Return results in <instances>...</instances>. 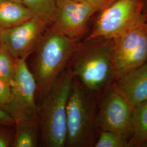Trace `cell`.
Masks as SVG:
<instances>
[{"label": "cell", "mask_w": 147, "mask_h": 147, "mask_svg": "<svg viewBox=\"0 0 147 147\" xmlns=\"http://www.w3.org/2000/svg\"><path fill=\"white\" fill-rule=\"evenodd\" d=\"M113 44V39L85 40L70 61L74 78L97 97L116 78Z\"/></svg>", "instance_id": "cell-1"}, {"label": "cell", "mask_w": 147, "mask_h": 147, "mask_svg": "<svg viewBox=\"0 0 147 147\" xmlns=\"http://www.w3.org/2000/svg\"><path fill=\"white\" fill-rule=\"evenodd\" d=\"M74 79L71 70L65 69L42 96L39 118L45 147L65 146L67 107Z\"/></svg>", "instance_id": "cell-2"}, {"label": "cell", "mask_w": 147, "mask_h": 147, "mask_svg": "<svg viewBox=\"0 0 147 147\" xmlns=\"http://www.w3.org/2000/svg\"><path fill=\"white\" fill-rule=\"evenodd\" d=\"M79 45L78 41L49 27L43 33L34 49L32 71L41 96L67 69Z\"/></svg>", "instance_id": "cell-3"}, {"label": "cell", "mask_w": 147, "mask_h": 147, "mask_svg": "<svg viewBox=\"0 0 147 147\" xmlns=\"http://www.w3.org/2000/svg\"><path fill=\"white\" fill-rule=\"evenodd\" d=\"M96 98L74 78L67 107L65 146L93 147L98 130Z\"/></svg>", "instance_id": "cell-4"}, {"label": "cell", "mask_w": 147, "mask_h": 147, "mask_svg": "<svg viewBox=\"0 0 147 147\" xmlns=\"http://www.w3.org/2000/svg\"><path fill=\"white\" fill-rule=\"evenodd\" d=\"M144 0H116L99 11L94 25L86 40L114 39L142 21Z\"/></svg>", "instance_id": "cell-5"}, {"label": "cell", "mask_w": 147, "mask_h": 147, "mask_svg": "<svg viewBox=\"0 0 147 147\" xmlns=\"http://www.w3.org/2000/svg\"><path fill=\"white\" fill-rule=\"evenodd\" d=\"M96 124L99 131L119 133L130 140L134 107L111 84L99 95Z\"/></svg>", "instance_id": "cell-6"}, {"label": "cell", "mask_w": 147, "mask_h": 147, "mask_svg": "<svg viewBox=\"0 0 147 147\" xmlns=\"http://www.w3.org/2000/svg\"><path fill=\"white\" fill-rule=\"evenodd\" d=\"M11 89V100L2 109L15 120L39 117V107L35 99L37 82L27 65L26 58L16 59L15 73Z\"/></svg>", "instance_id": "cell-7"}, {"label": "cell", "mask_w": 147, "mask_h": 147, "mask_svg": "<svg viewBox=\"0 0 147 147\" xmlns=\"http://www.w3.org/2000/svg\"><path fill=\"white\" fill-rule=\"evenodd\" d=\"M116 78L147 62V21H142L113 39Z\"/></svg>", "instance_id": "cell-8"}, {"label": "cell", "mask_w": 147, "mask_h": 147, "mask_svg": "<svg viewBox=\"0 0 147 147\" xmlns=\"http://www.w3.org/2000/svg\"><path fill=\"white\" fill-rule=\"evenodd\" d=\"M49 26L47 22L33 16L16 26L0 31V47L16 59L27 58Z\"/></svg>", "instance_id": "cell-9"}, {"label": "cell", "mask_w": 147, "mask_h": 147, "mask_svg": "<svg viewBox=\"0 0 147 147\" xmlns=\"http://www.w3.org/2000/svg\"><path fill=\"white\" fill-rule=\"evenodd\" d=\"M98 12L75 0H58L56 16L49 27L78 41L84 36L91 17Z\"/></svg>", "instance_id": "cell-10"}, {"label": "cell", "mask_w": 147, "mask_h": 147, "mask_svg": "<svg viewBox=\"0 0 147 147\" xmlns=\"http://www.w3.org/2000/svg\"><path fill=\"white\" fill-rule=\"evenodd\" d=\"M113 84L134 107L147 100V62L119 75Z\"/></svg>", "instance_id": "cell-11"}, {"label": "cell", "mask_w": 147, "mask_h": 147, "mask_svg": "<svg viewBox=\"0 0 147 147\" xmlns=\"http://www.w3.org/2000/svg\"><path fill=\"white\" fill-rule=\"evenodd\" d=\"M34 16L21 2L2 0L0 2V31L11 28Z\"/></svg>", "instance_id": "cell-12"}, {"label": "cell", "mask_w": 147, "mask_h": 147, "mask_svg": "<svg viewBox=\"0 0 147 147\" xmlns=\"http://www.w3.org/2000/svg\"><path fill=\"white\" fill-rule=\"evenodd\" d=\"M15 122L13 147H37L40 133L39 117L17 119Z\"/></svg>", "instance_id": "cell-13"}, {"label": "cell", "mask_w": 147, "mask_h": 147, "mask_svg": "<svg viewBox=\"0 0 147 147\" xmlns=\"http://www.w3.org/2000/svg\"><path fill=\"white\" fill-rule=\"evenodd\" d=\"M147 140V100L134 107L130 147H140Z\"/></svg>", "instance_id": "cell-14"}, {"label": "cell", "mask_w": 147, "mask_h": 147, "mask_svg": "<svg viewBox=\"0 0 147 147\" xmlns=\"http://www.w3.org/2000/svg\"><path fill=\"white\" fill-rule=\"evenodd\" d=\"M34 16L47 22L50 25L56 16L58 0H21Z\"/></svg>", "instance_id": "cell-15"}, {"label": "cell", "mask_w": 147, "mask_h": 147, "mask_svg": "<svg viewBox=\"0 0 147 147\" xmlns=\"http://www.w3.org/2000/svg\"><path fill=\"white\" fill-rule=\"evenodd\" d=\"M94 147H130L129 140L119 133L110 131H100Z\"/></svg>", "instance_id": "cell-16"}, {"label": "cell", "mask_w": 147, "mask_h": 147, "mask_svg": "<svg viewBox=\"0 0 147 147\" xmlns=\"http://www.w3.org/2000/svg\"><path fill=\"white\" fill-rule=\"evenodd\" d=\"M16 59L0 47V80L11 85L16 70Z\"/></svg>", "instance_id": "cell-17"}, {"label": "cell", "mask_w": 147, "mask_h": 147, "mask_svg": "<svg viewBox=\"0 0 147 147\" xmlns=\"http://www.w3.org/2000/svg\"><path fill=\"white\" fill-rule=\"evenodd\" d=\"M15 125L0 126V147H13Z\"/></svg>", "instance_id": "cell-18"}, {"label": "cell", "mask_w": 147, "mask_h": 147, "mask_svg": "<svg viewBox=\"0 0 147 147\" xmlns=\"http://www.w3.org/2000/svg\"><path fill=\"white\" fill-rule=\"evenodd\" d=\"M11 85L0 80V107L3 108L11 100Z\"/></svg>", "instance_id": "cell-19"}, {"label": "cell", "mask_w": 147, "mask_h": 147, "mask_svg": "<svg viewBox=\"0 0 147 147\" xmlns=\"http://www.w3.org/2000/svg\"><path fill=\"white\" fill-rule=\"evenodd\" d=\"M95 8L98 12L104 9L116 0H75Z\"/></svg>", "instance_id": "cell-20"}, {"label": "cell", "mask_w": 147, "mask_h": 147, "mask_svg": "<svg viewBox=\"0 0 147 147\" xmlns=\"http://www.w3.org/2000/svg\"><path fill=\"white\" fill-rule=\"evenodd\" d=\"M15 119L7 111L0 107V126L15 125Z\"/></svg>", "instance_id": "cell-21"}, {"label": "cell", "mask_w": 147, "mask_h": 147, "mask_svg": "<svg viewBox=\"0 0 147 147\" xmlns=\"http://www.w3.org/2000/svg\"><path fill=\"white\" fill-rule=\"evenodd\" d=\"M144 14L147 20V0H144Z\"/></svg>", "instance_id": "cell-22"}, {"label": "cell", "mask_w": 147, "mask_h": 147, "mask_svg": "<svg viewBox=\"0 0 147 147\" xmlns=\"http://www.w3.org/2000/svg\"><path fill=\"white\" fill-rule=\"evenodd\" d=\"M140 147H147V140L144 142L143 143H142V145Z\"/></svg>", "instance_id": "cell-23"}, {"label": "cell", "mask_w": 147, "mask_h": 147, "mask_svg": "<svg viewBox=\"0 0 147 147\" xmlns=\"http://www.w3.org/2000/svg\"><path fill=\"white\" fill-rule=\"evenodd\" d=\"M13 1H17V2H21V0H13Z\"/></svg>", "instance_id": "cell-24"}, {"label": "cell", "mask_w": 147, "mask_h": 147, "mask_svg": "<svg viewBox=\"0 0 147 147\" xmlns=\"http://www.w3.org/2000/svg\"><path fill=\"white\" fill-rule=\"evenodd\" d=\"M1 1H2V0H0V2H1Z\"/></svg>", "instance_id": "cell-25"}]
</instances>
